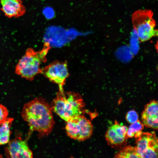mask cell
I'll list each match as a JSON object with an SVG mask.
<instances>
[{"label": "cell", "mask_w": 158, "mask_h": 158, "mask_svg": "<svg viewBox=\"0 0 158 158\" xmlns=\"http://www.w3.org/2000/svg\"><path fill=\"white\" fill-rule=\"evenodd\" d=\"M21 114L28 123L30 132L36 131L40 138L47 136L53 130L55 122L52 110L42 98H35L25 104Z\"/></svg>", "instance_id": "6da1fadb"}, {"label": "cell", "mask_w": 158, "mask_h": 158, "mask_svg": "<svg viewBox=\"0 0 158 158\" xmlns=\"http://www.w3.org/2000/svg\"><path fill=\"white\" fill-rule=\"evenodd\" d=\"M85 106L78 93L69 91L65 94L59 91L50 105L52 111L66 122L85 112Z\"/></svg>", "instance_id": "7a4b0ae2"}, {"label": "cell", "mask_w": 158, "mask_h": 158, "mask_svg": "<svg viewBox=\"0 0 158 158\" xmlns=\"http://www.w3.org/2000/svg\"><path fill=\"white\" fill-rule=\"evenodd\" d=\"M49 44L45 42L42 49L36 51L29 48L19 60L15 68L16 73L27 80H33L39 74H42L40 65L47 61L46 56L50 48Z\"/></svg>", "instance_id": "3957f363"}, {"label": "cell", "mask_w": 158, "mask_h": 158, "mask_svg": "<svg viewBox=\"0 0 158 158\" xmlns=\"http://www.w3.org/2000/svg\"><path fill=\"white\" fill-rule=\"evenodd\" d=\"M133 22L138 37L142 42L147 41L157 35L151 12L140 10L133 16Z\"/></svg>", "instance_id": "277c9868"}, {"label": "cell", "mask_w": 158, "mask_h": 158, "mask_svg": "<svg viewBox=\"0 0 158 158\" xmlns=\"http://www.w3.org/2000/svg\"><path fill=\"white\" fill-rule=\"evenodd\" d=\"M87 111L66 122L65 129L67 135L72 139L83 141L92 135L93 126L85 115Z\"/></svg>", "instance_id": "5b68a950"}, {"label": "cell", "mask_w": 158, "mask_h": 158, "mask_svg": "<svg viewBox=\"0 0 158 158\" xmlns=\"http://www.w3.org/2000/svg\"><path fill=\"white\" fill-rule=\"evenodd\" d=\"M140 158L158 157V141L154 132H139L134 136Z\"/></svg>", "instance_id": "8992f818"}, {"label": "cell", "mask_w": 158, "mask_h": 158, "mask_svg": "<svg viewBox=\"0 0 158 158\" xmlns=\"http://www.w3.org/2000/svg\"><path fill=\"white\" fill-rule=\"evenodd\" d=\"M42 74L58 85L60 92H64L63 86L69 75L66 62L54 61L42 68Z\"/></svg>", "instance_id": "52a82bcc"}, {"label": "cell", "mask_w": 158, "mask_h": 158, "mask_svg": "<svg viewBox=\"0 0 158 158\" xmlns=\"http://www.w3.org/2000/svg\"><path fill=\"white\" fill-rule=\"evenodd\" d=\"M128 128L115 121L114 123L108 128L105 135L108 145L113 148L124 145L128 138L126 135Z\"/></svg>", "instance_id": "ba28073f"}, {"label": "cell", "mask_w": 158, "mask_h": 158, "mask_svg": "<svg viewBox=\"0 0 158 158\" xmlns=\"http://www.w3.org/2000/svg\"><path fill=\"white\" fill-rule=\"evenodd\" d=\"M5 149V154L9 158H32L33 154L26 140L16 137L9 141Z\"/></svg>", "instance_id": "9c48e42d"}, {"label": "cell", "mask_w": 158, "mask_h": 158, "mask_svg": "<svg viewBox=\"0 0 158 158\" xmlns=\"http://www.w3.org/2000/svg\"><path fill=\"white\" fill-rule=\"evenodd\" d=\"M157 101L153 100L145 106L141 115L142 123L147 128L157 130L158 123Z\"/></svg>", "instance_id": "30bf717a"}, {"label": "cell", "mask_w": 158, "mask_h": 158, "mask_svg": "<svg viewBox=\"0 0 158 158\" xmlns=\"http://www.w3.org/2000/svg\"><path fill=\"white\" fill-rule=\"evenodd\" d=\"M1 9L9 18L18 17L23 15L26 10L20 0H0Z\"/></svg>", "instance_id": "8fae6325"}, {"label": "cell", "mask_w": 158, "mask_h": 158, "mask_svg": "<svg viewBox=\"0 0 158 158\" xmlns=\"http://www.w3.org/2000/svg\"><path fill=\"white\" fill-rule=\"evenodd\" d=\"M13 119L7 118L0 126V146L8 143L11 133L10 128Z\"/></svg>", "instance_id": "7c38bea8"}, {"label": "cell", "mask_w": 158, "mask_h": 158, "mask_svg": "<svg viewBox=\"0 0 158 158\" xmlns=\"http://www.w3.org/2000/svg\"><path fill=\"white\" fill-rule=\"evenodd\" d=\"M114 157L118 158H140L136 147L130 145L123 147L115 155Z\"/></svg>", "instance_id": "4fadbf2b"}, {"label": "cell", "mask_w": 158, "mask_h": 158, "mask_svg": "<svg viewBox=\"0 0 158 158\" xmlns=\"http://www.w3.org/2000/svg\"><path fill=\"white\" fill-rule=\"evenodd\" d=\"M144 128V125L140 121L138 120L131 123L128 128L126 135L128 138H132L139 132L141 131Z\"/></svg>", "instance_id": "5bb4252c"}, {"label": "cell", "mask_w": 158, "mask_h": 158, "mask_svg": "<svg viewBox=\"0 0 158 158\" xmlns=\"http://www.w3.org/2000/svg\"><path fill=\"white\" fill-rule=\"evenodd\" d=\"M138 116L137 112L134 110L128 111L126 115V118L127 122L132 123L137 121L138 119Z\"/></svg>", "instance_id": "9a60e30c"}, {"label": "cell", "mask_w": 158, "mask_h": 158, "mask_svg": "<svg viewBox=\"0 0 158 158\" xmlns=\"http://www.w3.org/2000/svg\"><path fill=\"white\" fill-rule=\"evenodd\" d=\"M8 111L6 107L0 104V126L8 118Z\"/></svg>", "instance_id": "2e32d148"}]
</instances>
